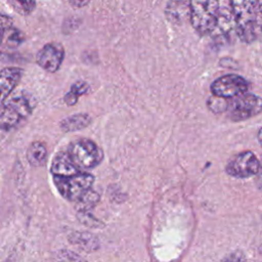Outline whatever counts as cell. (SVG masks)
I'll return each instance as SVG.
<instances>
[{"label": "cell", "instance_id": "obj_1", "mask_svg": "<svg viewBox=\"0 0 262 262\" xmlns=\"http://www.w3.org/2000/svg\"><path fill=\"white\" fill-rule=\"evenodd\" d=\"M230 12L237 37L245 43H252L258 30V0H229Z\"/></svg>", "mask_w": 262, "mask_h": 262}, {"label": "cell", "instance_id": "obj_2", "mask_svg": "<svg viewBox=\"0 0 262 262\" xmlns=\"http://www.w3.org/2000/svg\"><path fill=\"white\" fill-rule=\"evenodd\" d=\"M33 108V98L25 93L8 98L0 105V130L13 129L31 114Z\"/></svg>", "mask_w": 262, "mask_h": 262}, {"label": "cell", "instance_id": "obj_3", "mask_svg": "<svg viewBox=\"0 0 262 262\" xmlns=\"http://www.w3.org/2000/svg\"><path fill=\"white\" fill-rule=\"evenodd\" d=\"M188 3L192 28L200 35H210L219 14V0H188Z\"/></svg>", "mask_w": 262, "mask_h": 262}, {"label": "cell", "instance_id": "obj_4", "mask_svg": "<svg viewBox=\"0 0 262 262\" xmlns=\"http://www.w3.org/2000/svg\"><path fill=\"white\" fill-rule=\"evenodd\" d=\"M224 113L233 122H241L262 113V97L253 93H242L226 98Z\"/></svg>", "mask_w": 262, "mask_h": 262}, {"label": "cell", "instance_id": "obj_5", "mask_svg": "<svg viewBox=\"0 0 262 262\" xmlns=\"http://www.w3.org/2000/svg\"><path fill=\"white\" fill-rule=\"evenodd\" d=\"M53 182L62 198L71 202H77L91 188L94 177L90 173L80 171L70 176L53 175Z\"/></svg>", "mask_w": 262, "mask_h": 262}, {"label": "cell", "instance_id": "obj_6", "mask_svg": "<svg viewBox=\"0 0 262 262\" xmlns=\"http://www.w3.org/2000/svg\"><path fill=\"white\" fill-rule=\"evenodd\" d=\"M68 154L74 164L80 170H88L96 167L103 159L101 148L92 140L81 138L69 145Z\"/></svg>", "mask_w": 262, "mask_h": 262}, {"label": "cell", "instance_id": "obj_7", "mask_svg": "<svg viewBox=\"0 0 262 262\" xmlns=\"http://www.w3.org/2000/svg\"><path fill=\"white\" fill-rule=\"evenodd\" d=\"M261 163L254 152L250 150L242 151L233 156L227 163L225 171L235 178H248L256 176L260 170Z\"/></svg>", "mask_w": 262, "mask_h": 262}, {"label": "cell", "instance_id": "obj_8", "mask_svg": "<svg viewBox=\"0 0 262 262\" xmlns=\"http://www.w3.org/2000/svg\"><path fill=\"white\" fill-rule=\"evenodd\" d=\"M249 83L246 79L238 75H224L211 84V92L213 95L222 98H231L247 92Z\"/></svg>", "mask_w": 262, "mask_h": 262}, {"label": "cell", "instance_id": "obj_9", "mask_svg": "<svg viewBox=\"0 0 262 262\" xmlns=\"http://www.w3.org/2000/svg\"><path fill=\"white\" fill-rule=\"evenodd\" d=\"M64 58V49L61 44L51 42L44 45L36 56V61L43 70L54 73L56 72Z\"/></svg>", "mask_w": 262, "mask_h": 262}, {"label": "cell", "instance_id": "obj_10", "mask_svg": "<svg viewBox=\"0 0 262 262\" xmlns=\"http://www.w3.org/2000/svg\"><path fill=\"white\" fill-rule=\"evenodd\" d=\"M23 74L24 71L15 67L4 68L0 71V105L16 87Z\"/></svg>", "mask_w": 262, "mask_h": 262}, {"label": "cell", "instance_id": "obj_11", "mask_svg": "<svg viewBox=\"0 0 262 262\" xmlns=\"http://www.w3.org/2000/svg\"><path fill=\"white\" fill-rule=\"evenodd\" d=\"M51 173L56 176H70L74 175L81 170L74 164L68 151H58L52 159Z\"/></svg>", "mask_w": 262, "mask_h": 262}, {"label": "cell", "instance_id": "obj_12", "mask_svg": "<svg viewBox=\"0 0 262 262\" xmlns=\"http://www.w3.org/2000/svg\"><path fill=\"white\" fill-rule=\"evenodd\" d=\"M232 31L235 32L232 14L228 8L222 7L219 10L215 27L210 35L214 37H225L228 36Z\"/></svg>", "mask_w": 262, "mask_h": 262}, {"label": "cell", "instance_id": "obj_13", "mask_svg": "<svg viewBox=\"0 0 262 262\" xmlns=\"http://www.w3.org/2000/svg\"><path fill=\"white\" fill-rule=\"evenodd\" d=\"M166 16L175 24H180L189 17L188 0H169L166 6Z\"/></svg>", "mask_w": 262, "mask_h": 262}, {"label": "cell", "instance_id": "obj_14", "mask_svg": "<svg viewBox=\"0 0 262 262\" xmlns=\"http://www.w3.org/2000/svg\"><path fill=\"white\" fill-rule=\"evenodd\" d=\"M91 123V117L88 114L80 113L69 116L60 121L59 127L63 132H75L82 130L89 126Z\"/></svg>", "mask_w": 262, "mask_h": 262}, {"label": "cell", "instance_id": "obj_15", "mask_svg": "<svg viewBox=\"0 0 262 262\" xmlns=\"http://www.w3.org/2000/svg\"><path fill=\"white\" fill-rule=\"evenodd\" d=\"M27 160L34 167L45 165L47 160V149L44 143L40 141L32 142L27 149Z\"/></svg>", "mask_w": 262, "mask_h": 262}, {"label": "cell", "instance_id": "obj_16", "mask_svg": "<svg viewBox=\"0 0 262 262\" xmlns=\"http://www.w3.org/2000/svg\"><path fill=\"white\" fill-rule=\"evenodd\" d=\"M8 2L14 10L23 15L30 14L36 6V0H8Z\"/></svg>", "mask_w": 262, "mask_h": 262}, {"label": "cell", "instance_id": "obj_17", "mask_svg": "<svg viewBox=\"0 0 262 262\" xmlns=\"http://www.w3.org/2000/svg\"><path fill=\"white\" fill-rule=\"evenodd\" d=\"M98 200H99V195L95 191L91 190L90 188L86 193L82 195L81 199L77 201V203L80 205V208L83 211V210H88L92 208L98 202Z\"/></svg>", "mask_w": 262, "mask_h": 262}, {"label": "cell", "instance_id": "obj_18", "mask_svg": "<svg viewBox=\"0 0 262 262\" xmlns=\"http://www.w3.org/2000/svg\"><path fill=\"white\" fill-rule=\"evenodd\" d=\"M12 20L10 17L5 15H0V44L3 41L5 33L11 29Z\"/></svg>", "mask_w": 262, "mask_h": 262}, {"label": "cell", "instance_id": "obj_19", "mask_svg": "<svg viewBox=\"0 0 262 262\" xmlns=\"http://www.w3.org/2000/svg\"><path fill=\"white\" fill-rule=\"evenodd\" d=\"M89 90H90V86L88 85V83H86L84 81L76 82L75 84L72 85V87L70 89V91H72L73 93H75L78 96L86 94Z\"/></svg>", "mask_w": 262, "mask_h": 262}, {"label": "cell", "instance_id": "obj_20", "mask_svg": "<svg viewBox=\"0 0 262 262\" xmlns=\"http://www.w3.org/2000/svg\"><path fill=\"white\" fill-rule=\"evenodd\" d=\"M10 34H9V37H8V40H7V43L10 45V46H17L18 44H20L24 40V36L23 34L17 31V30H14V29H11L10 30Z\"/></svg>", "mask_w": 262, "mask_h": 262}, {"label": "cell", "instance_id": "obj_21", "mask_svg": "<svg viewBox=\"0 0 262 262\" xmlns=\"http://www.w3.org/2000/svg\"><path fill=\"white\" fill-rule=\"evenodd\" d=\"M78 98H79L78 95H76V94L73 93L72 91H69V92L64 95V102H66L68 105H73V104H75V103L78 101Z\"/></svg>", "mask_w": 262, "mask_h": 262}, {"label": "cell", "instance_id": "obj_22", "mask_svg": "<svg viewBox=\"0 0 262 262\" xmlns=\"http://www.w3.org/2000/svg\"><path fill=\"white\" fill-rule=\"evenodd\" d=\"M68 1L74 7H83L90 2V0H68Z\"/></svg>", "mask_w": 262, "mask_h": 262}, {"label": "cell", "instance_id": "obj_23", "mask_svg": "<svg viewBox=\"0 0 262 262\" xmlns=\"http://www.w3.org/2000/svg\"><path fill=\"white\" fill-rule=\"evenodd\" d=\"M256 176H257V177H256V184H257L258 188L262 190V164H261L260 170H259V172L257 173Z\"/></svg>", "mask_w": 262, "mask_h": 262}, {"label": "cell", "instance_id": "obj_24", "mask_svg": "<svg viewBox=\"0 0 262 262\" xmlns=\"http://www.w3.org/2000/svg\"><path fill=\"white\" fill-rule=\"evenodd\" d=\"M257 137H258V141H259V143H260V145H261V147H262V127H261V128L259 129V131H258Z\"/></svg>", "mask_w": 262, "mask_h": 262}, {"label": "cell", "instance_id": "obj_25", "mask_svg": "<svg viewBox=\"0 0 262 262\" xmlns=\"http://www.w3.org/2000/svg\"><path fill=\"white\" fill-rule=\"evenodd\" d=\"M258 6H259V11L262 14V0H258Z\"/></svg>", "mask_w": 262, "mask_h": 262}]
</instances>
